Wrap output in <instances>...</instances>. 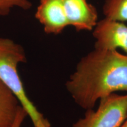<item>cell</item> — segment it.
<instances>
[{"label":"cell","mask_w":127,"mask_h":127,"mask_svg":"<svg viewBox=\"0 0 127 127\" xmlns=\"http://www.w3.org/2000/svg\"><path fill=\"white\" fill-rule=\"evenodd\" d=\"M66 87L75 102L87 110L102 98L127 92V55L95 49L81 58Z\"/></svg>","instance_id":"1"},{"label":"cell","mask_w":127,"mask_h":127,"mask_svg":"<svg viewBox=\"0 0 127 127\" xmlns=\"http://www.w3.org/2000/svg\"><path fill=\"white\" fill-rule=\"evenodd\" d=\"M25 62L26 57L21 46L10 39L0 38V81L17 96L34 127H50L48 121L44 118L25 93L17 70L19 64Z\"/></svg>","instance_id":"2"},{"label":"cell","mask_w":127,"mask_h":127,"mask_svg":"<svg viewBox=\"0 0 127 127\" xmlns=\"http://www.w3.org/2000/svg\"><path fill=\"white\" fill-rule=\"evenodd\" d=\"M127 117V95L114 93L100 99L98 109H87L72 127H120Z\"/></svg>","instance_id":"3"},{"label":"cell","mask_w":127,"mask_h":127,"mask_svg":"<svg viewBox=\"0 0 127 127\" xmlns=\"http://www.w3.org/2000/svg\"><path fill=\"white\" fill-rule=\"evenodd\" d=\"M94 28L95 49L117 50L120 48L127 54V26L125 24L105 18L97 22Z\"/></svg>","instance_id":"4"},{"label":"cell","mask_w":127,"mask_h":127,"mask_svg":"<svg viewBox=\"0 0 127 127\" xmlns=\"http://www.w3.org/2000/svg\"><path fill=\"white\" fill-rule=\"evenodd\" d=\"M35 16L47 34H60L69 25L61 0H41Z\"/></svg>","instance_id":"5"},{"label":"cell","mask_w":127,"mask_h":127,"mask_svg":"<svg viewBox=\"0 0 127 127\" xmlns=\"http://www.w3.org/2000/svg\"><path fill=\"white\" fill-rule=\"evenodd\" d=\"M69 25L77 31H91L97 23L96 8L87 0H61Z\"/></svg>","instance_id":"6"},{"label":"cell","mask_w":127,"mask_h":127,"mask_svg":"<svg viewBox=\"0 0 127 127\" xmlns=\"http://www.w3.org/2000/svg\"><path fill=\"white\" fill-rule=\"evenodd\" d=\"M21 107L17 96L0 81V127H12Z\"/></svg>","instance_id":"7"},{"label":"cell","mask_w":127,"mask_h":127,"mask_svg":"<svg viewBox=\"0 0 127 127\" xmlns=\"http://www.w3.org/2000/svg\"><path fill=\"white\" fill-rule=\"evenodd\" d=\"M102 11L106 18L127 21V0H106Z\"/></svg>","instance_id":"8"},{"label":"cell","mask_w":127,"mask_h":127,"mask_svg":"<svg viewBox=\"0 0 127 127\" xmlns=\"http://www.w3.org/2000/svg\"><path fill=\"white\" fill-rule=\"evenodd\" d=\"M31 5L28 0H0V15H8L11 9L14 7L27 10Z\"/></svg>","instance_id":"9"},{"label":"cell","mask_w":127,"mask_h":127,"mask_svg":"<svg viewBox=\"0 0 127 127\" xmlns=\"http://www.w3.org/2000/svg\"><path fill=\"white\" fill-rule=\"evenodd\" d=\"M27 115H28L27 112L21 106L20 108V109H19L17 117L15 118V121H14L12 127H21L22 123H23L24 120H25V117Z\"/></svg>","instance_id":"10"},{"label":"cell","mask_w":127,"mask_h":127,"mask_svg":"<svg viewBox=\"0 0 127 127\" xmlns=\"http://www.w3.org/2000/svg\"><path fill=\"white\" fill-rule=\"evenodd\" d=\"M120 127H127V117L124 121V122L123 123V124L121 125Z\"/></svg>","instance_id":"11"},{"label":"cell","mask_w":127,"mask_h":127,"mask_svg":"<svg viewBox=\"0 0 127 127\" xmlns=\"http://www.w3.org/2000/svg\"></svg>","instance_id":"12"}]
</instances>
